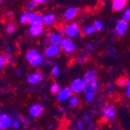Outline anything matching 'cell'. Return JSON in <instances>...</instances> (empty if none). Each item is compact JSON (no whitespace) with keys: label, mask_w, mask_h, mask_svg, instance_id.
Here are the masks:
<instances>
[{"label":"cell","mask_w":130,"mask_h":130,"mask_svg":"<svg viewBox=\"0 0 130 130\" xmlns=\"http://www.w3.org/2000/svg\"><path fill=\"white\" fill-rule=\"evenodd\" d=\"M84 80V94L85 101L91 103L95 99L98 90L100 89V83L98 81V75L95 70H89L85 73Z\"/></svg>","instance_id":"cell-1"},{"label":"cell","mask_w":130,"mask_h":130,"mask_svg":"<svg viewBox=\"0 0 130 130\" xmlns=\"http://www.w3.org/2000/svg\"><path fill=\"white\" fill-rule=\"evenodd\" d=\"M80 34V28L77 23H71L64 28V35L70 38H75Z\"/></svg>","instance_id":"cell-2"},{"label":"cell","mask_w":130,"mask_h":130,"mask_svg":"<svg viewBox=\"0 0 130 130\" xmlns=\"http://www.w3.org/2000/svg\"><path fill=\"white\" fill-rule=\"evenodd\" d=\"M60 47H61V50L66 53H73L76 51V44L74 43V42L71 40V38L67 37V36L63 37Z\"/></svg>","instance_id":"cell-3"},{"label":"cell","mask_w":130,"mask_h":130,"mask_svg":"<svg viewBox=\"0 0 130 130\" xmlns=\"http://www.w3.org/2000/svg\"><path fill=\"white\" fill-rule=\"evenodd\" d=\"M128 29V21L125 20V19H120L117 22L116 25H115V32L118 36L122 37L126 35V31Z\"/></svg>","instance_id":"cell-4"},{"label":"cell","mask_w":130,"mask_h":130,"mask_svg":"<svg viewBox=\"0 0 130 130\" xmlns=\"http://www.w3.org/2000/svg\"><path fill=\"white\" fill-rule=\"evenodd\" d=\"M102 115H103V117L106 119L112 121V120H114L115 118H116V115H117L116 108L111 105H106L102 108Z\"/></svg>","instance_id":"cell-5"},{"label":"cell","mask_w":130,"mask_h":130,"mask_svg":"<svg viewBox=\"0 0 130 130\" xmlns=\"http://www.w3.org/2000/svg\"><path fill=\"white\" fill-rule=\"evenodd\" d=\"M71 89L74 94H80L84 91V80L83 79L78 78L71 82Z\"/></svg>","instance_id":"cell-6"},{"label":"cell","mask_w":130,"mask_h":130,"mask_svg":"<svg viewBox=\"0 0 130 130\" xmlns=\"http://www.w3.org/2000/svg\"><path fill=\"white\" fill-rule=\"evenodd\" d=\"M72 90H71V87H65L63 89H60V91L57 93V100L61 102H64L66 100H69L71 96L72 95Z\"/></svg>","instance_id":"cell-7"},{"label":"cell","mask_w":130,"mask_h":130,"mask_svg":"<svg viewBox=\"0 0 130 130\" xmlns=\"http://www.w3.org/2000/svg\"><path fill=\"white\" fill-rule=\"evenodd\" d=\"M60 53H61V47L51 44L45 49L44 54L47 58H53V57L58 56Z\"/></svg>","instance_id":"cell-8"},{"label":"cell","mask_w":130,"mask_h":130,"mask_svg":"<svg viewBox=\"0 0 130 130\" xmlns=\"http://www.w3.org/2000/svg\"><path fill=\"white\" fill-rule=\"evenodd\" d=\"M63 39L62 34L61 32H52L50 34V43L53 45H57L60 46L61 45V41Z\"/></svg>","instance_id":"cell-9"},{"label":"cell","mask_w":130,"mask_h":130,"mask_svg":"<svg viewBox=\"0 0 130 130\" xmlns=\"http://www.w3.org/2000/svg\"><path fill=\"white\" fill-rule=\"evenodd\" d=\"M44 28L43 24H30L29 34L32 36H39L43 32Z\"/></svg>","instance_id":"cell-10"},{"label":"cell","mask_w":130,"mask_h":130,"mask_svg":"<svg viewBox=\"0 0 130 130\" xmlns=\"http://www.w3.org/2000/svg\"><path fill=\"white\" fill-rule=\"evenodd\" d=\"M128 0H113L112 1V10L114 12H119L125 9L127 5Z\"/></svg>","instance_id":"cell-11"},{"label":"cell","mask_w":130,"mask_h":130,"mask_svg":"<svg viewBox=\"0 0 130 130\" xmlns=\"http://www.w3.org/2000/svg\"><path fill=\"white\" fill-rule=\"evenodd\" d=\"M12 124V118L6 115V114H2L0 115V130L6 129Z\"/></svg>","instance_id":"cell-12"},{"label":"cell","mask_w":130,"mask_h":130,"mask_svg":"<svg viewBox=\"0 0 130 130\" xmlns=\"http://www.w3.org/2000/svg\"><path fill=\"white\" fill-rule=\"evenodd\" d=\"M78 12H79V9H78L77 7H70L64 12L63 17H64L65 20H67V21L72 20V19L77 15Z\"/></svg>","instance_id":"cell-13"},{"label":"cell","mask_w":130,"mask_h":130,"mask_svg":"<svg viewBox=\"0 0 130 130\" xmlns=\"http://www.w3.org/2000/svg\"><path fill=\"white\" fill-rule=\"evenodd\" d=\"M29 112H30L31 116L36 118V117H39L42 114V112H43V107L41 105H39V104H35V105H32L30 108Z\"/></svg>","instance_id":"cell-14"},{"label":"cell","mask_w":130,"mask_h":130,"mask_svg":"<svg viewBox=\"0 0 130 130\" xmlns=\"http://www.w3.org/2000/svg\"><path fill=\"white\" fill-rule=\"evenodd\" d=\"M43 21L45 25H51L56 21V16L54 14H52V13L45 14L43 15Z\"/></svg>","instance_id":"cell-15"},{"label":"cell","mask_w":130,"mask_h":130,"mask_svg":"<svg viewBox=\"0 0 130 130\" xmlns=\"http://www.w3.org/2000/svg\"><path fill=\"white\" fill-rule=\"evenodd\" d=\"M43 79V75L41 72H35L32 73V75H30L28 77V81L31 84H36L39 81H41V79Z\"/></svg>","instance_id":"cell-16"},{"label":"cell","mask_w":130,"mask_h":130,"mask_svg":"<svg viewBox=\"0 0 130 130\" xmlns=\"http://www.w3.org/2000/svg\"><path fill=\"white\" fill-rule=\"evenodd\" d=\"M35 13L27 11L26 13H24V14H23L22 15L20 16L19 21H20L21 24H26V23H29L31 21V19L32 18V16L35 15Z\"/></svg>","instance_id":"cell-17"},{"label":"cell","mask_w":130,"mask_h":130,"mask_svg":"<svg viewBox=\"0 0 130 130\" xmlns=\"http://www.w3.org/2000/svg\"><path fill=\"white\" fill-rule=\"evenodd\" d=\"M30 24H43V15H41L39 14H35V15L32 16V18L29 22Z\"/></svg>","instance_id":"cell-18"},{"label":"cell","mask_w":130,"mask_h":130,"mask_svg":"<svg viewBox=\"0 0 130 130\" xmlns=\"http://www.w3.org/2000/svg\"><path fill=\"white\" fill-rule=\"evenodd\" d=\"M39 54H40V53H38L37 50H30V51H28V53H26L25 58H26V60L29 62H31V61L35 59V58H36Z\"/></svg>","instance_id":"cell-19"},{"label":"cell","mask_w":130,"mask_h":130,"mask_svg":"<svg viewBox=\"0 0 130 130\" xmlns=\"http://www.w3.org/2000/svg\"><path fill=\"white\" fill-rule=\"evenodd\" d=\"M79 98H78L77 96L71 95V98L69 99V104L71 108H75V107H77V106L79 105Z\"/></svg>","instance_id":"cell-20"},{"label":"cell","mask_w":130,"mask_h":130,"mask_svg":"<svg viewBox=\"0 0 130 130\" xmlns=\"http://www.w3.org/2000/svg\"><path fill=\"white\" fill-rule=\"evenodd\" d=\"M93 26L95 27L96 31H102L104 28V24L100 19H97V20L94 21Z\"/></svg>","instance_id":"cell-21"},{"label":"cell","mask_w":130,"mask_h":130,"mask_svg":"<svg viewBox=\"0 0 130 130\" xmlns=\"http://www.w3.org/2000/svg\"><path fill=\"white\" fill-rule=\"evenodd\" d=\"M43 56H42L41 54H39L38 56H37L36 58H35L30 63L32 65V66H39V65H41L42 63H43Z\"/></svg>","instance_id":"cell-22"},{"label":"cell","mask_w":130,"mask_h":130,"mask_svg":"<svg viewBox=\"0 0 130 130\" xmlns=\"http://www.w3.org/2000/svg\"><path fill=\"white\" fill-rule=\"evenodd\" d=\"M95 31H96V29L93 25H87V26L84 27L83 34L85 35H92Z\"/></svg>","instance_id":"cell-23"},{"label":"cell","mask_w":130,"mask_h":130,"mask_svg":"<svg viewBox=\"0 0 130 130\" xmlns=\"http://www.w3.org/2000/svg\"><path fill=\"white\" fill-rule=\"evenodd\" d=\"M115 85H114L112 82H109V83H108V85H107V92H108V95H113L114 93H115Z\"/></svg>","instance_id":"cell-24"},{"label":"cell","mask_w":130,"mask_h":130,"mask_svg":"<svg viewBox=\"0 0 130 130\" xmlns=\"http://www.w3.org/2000/svg\"><path fill=\"white\" fill-rule=\"evenodd\" d=\"M14 31H15V26H14V24H6V34H8V35H12V34L14 32Z\"/></svg>","instance_id":"cell-25"},{"label":"cell","mask_w":130,"mask_h":130,"mask_svg":"<svg viewBox=\"0 0 130 130\" xmlns=\"http://www.w3.org/2000/svg\"><path fill=\"white\" fill-rule=\"evenodd\" d=\"M122 18L128 21V22L130 21V7L125 9V11L123 12V14H122Z\"/></svg>","instance_id":"cell-26"},{"label":"cell","mask_w":130,"mask_h":130,"mask_svg":"<svg viewBox=\"0 0 130 130\" xmlns=\"http://www.w3.org/2000/svg\"><path fill=\"white\" fill-rule=\"evenodd\" d=\"M37 3L35 2V1H34V0H32L31 2H29L28 4L26 5V9H27V11H32V10H34L35 7H36V6H37Z\"/></svg>","instance_id":"cell-27"},{"label":"cell","mask_w":130,"mask_h":130,"mask_svg":"<svg viewBox=\"0 0 130 130\" xmlns=\"http://www.w3.org/2000/svg\"><path fill=\"white\" fill-rule=\"evenodd\" d=\"M126 82H127V79H125L124 77H121L118 79L117 84H118V86H119V87H126Z\"/></svg>","instance_id":"cell-28"},{"label":"cell","mask_w":130,"mask_h":130,"mask_svg":"<svg viewBox=\"0 0 130 130\" xmlns=\"http://www.w3.org/2000/svg\"><path fill=\"white\" fill-rule=\"evenodd\" d=\"M60 74V67L59 65H54L53 67V70H52V75L53 77H57V76Z\"/></svg>","instance_id":"cell-29"},{"label":"cell","mask_w":130,"mask_h":130,"mask_svg":"<svg viewBox=\"0 0 130 130\" xmlns=\"http://www.w3.org/2000/svg\"><path fill=\"white\" fill-rule=\"evenodd\" d=\"M60 89H60V85L58 83H53L51 87V91L53 94H57L60 91Z\"/></svg>","instance_id":"cell-30"},{"label":"cell","mask_w":130,"mask_h":130,"mask_svg":"<svg viewBox=\"0 0 130 130\" xmlns=\"http://www.w3.org/2000/svg\"><path fill=\"white\" fill-rule=\"evenodd\" d=\"M126 97L130 98V79H127V82H126Z\"/></svg>","instance_id":"cell-31"},{"label":"cell","mask_w":130,"mask_h":130,"mask_svg":"<svg viewBox=\"0 0 130 130\" xmlns=\"http://www.w3.org/2000/svg\"><path fill=\"white\" fill-rule=\"evenodd\" d=\"M93 49H94V47H93V45H92L91 43H88V44H86L85 50L87 51V53H91V52L93 51Z\"/></svg>","instance_id":"cell-32"},{"label":"cell","mask_w":130,"mask_h":130,"mask_svg":"<svg viewBox=\"0 0 130 130\" xmlns=\"http://www.w3.org/2000/svg\"><path fill=\"white\" fill-rule=\"evenodd\" d=\"M77 126H78V128H79V130H83L84 129V123L82 121H78Z\"/></svg>","instance_id":"cell-33"},{"label":"cell","mask_w":130,"mask_h":130,"mask_svg":"<svg viewBox=\"0 0 130 130\" xmlns=\"http://www.w3.org/2000/svg\"><path fill=\"white\" fill-rule=\"evenodd\" d=\"M5 62H6V59H5L2 55H0V69L3 67V65L5 64Z\"/></svg>","instance_id":"cell-34"},{"label":"cell","mask_w":130,"mask_h":130,"mask_svg":"<svg viewBox=\"0 0 130 130\" xmlns=\"http://www.w3.org/2000/svg\"><path fill=\"white\" fill-rule=\"evenodd\" d=\"M34 1H35L37 4H46L49 0H34Z\"/></svg>","instance_id":"cell-35"},{"label":"cell","mask_w":130,"mask_h":130,"mask_svg":"<svg viewBox=\"0 0 130 130\" xmlns=\"http://www.w3.org/2000/svg\"><path fill=\"white\" fill-rule=\"evenodd\" d=\"M13 126H14V128H18L19 126H20V124H19V123L17 121H15V122H14V124H13Z\"/></svg>","instance_id":"cell-36"},{"label":"cell","mask_w":130,"mask_h":130,"mask_svg":"<svg viewBox=\"0 0 130 130\" xmlns=\"http://www.w3.org/2000/svg\"><path fill=\"white\" fill-rule=\"evenodd\" d=\"M6 14H7V15H11V14H13V12H12V11H8V12L6 13Z\"/></svg>","instance_id":"cell-37"},{"label":"cell","mask_w":130,"mask_h":130,"mask_svg":"<svg viewBox=\"0 0 130 130\" xmlns=\"http://www.w3.org/2000/svg\"><path fill=\"white\" fill-rule=\"evenodd\" d=\"M3 1H4V0H0V4H1V3H2Z\"/></svg>","instance_id":"cell-38"}]
</instances>
